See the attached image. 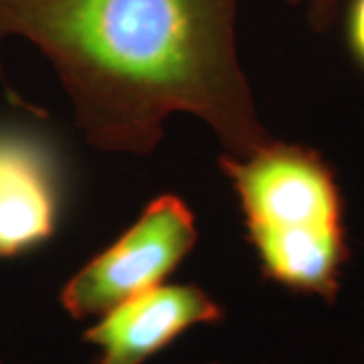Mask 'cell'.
<instances>
[{
    "instance_id": "7",
    "label": "cell",
    "mask_w": 364,
    "mask_h": 364,
    "mask_svg": "<svg viewBox=\"0 0 364 364\" xmlns=\"http://www.w3.org/2000/svg\"><path fill=\"white\" fill-rule=\"evenodd\" d=\"M346 0H301L299 6L306 11V21L316 33H324L336 23L340 9Z\"/></svg>"
},
{
    "instance_id": "3",
    "label": "cell",
    "mask_w": 364,
    "mask_h": 364,
    "mask_svg": "<svg viewBox=\"0 0 364 364\" xmlns=\"http://www.w3.org/2000/svg\"><path fill=\"white\" fill-rule=\"evenodd\" d=\"M198 239L193 208L181 196L150 200L136 223L67 279L59 301L69 318L95 320L166 284Z\"/></svg>"
},
{
    "instance_id": "6",
    "label": "cell",
    "mask_w": 364,
    "mask_h": 364,
    "mask_svg": "<svg viewBox=\"0 0 364 364\" xmlns=\"http://www.w3.org/2000/svg\"><path fill=\"white\" fill-rule=\"evenodd\" d=\"M346 41L352 57L364 67V0H346Z\"/></svg>"
},
{
    "instance_id": "8",
    "label": "cell",
    "mask_w": 364,
    "mask_h": 364,
    "mask_svg": "<svg viewBox=\"0 0 364 364\" xmlns=\"http://www.w3.org/2000/svg\"><path fill=\"white\" fill-rule=\"evenodd\" d=\"M207 364H231V363H221V360H210V363Z\"/></svg>"
},
{
    "instance_id": "2",
    "label": "cell",
    "mask_w": 364,
    "mask_h": 364,
    "mask_svg": "<svg viewBox=\"0 0 364 364\" xmlns=\"http://www.w3.org/2000/svg\"><path fill=\"white\" fill-rule=\"evenodd\" d=\"M263 279L336 304L350 245L332 166L308 146L269 140L247 156L223 154Z\"/></svg>"
},
{
    "instance_id": "1",
    "label": "cell",
    "mask_w": 364,
    "mask_h": 364,
    "mask_svg": "<svg viewBox=\"0 0 364 364\" xmlns=\"http://www.w3.org/2000/svg\"><path fill=\"white\" fill-rule=\"evenodd\" d=\"M241 0H0V51L35 45L55 69L83 140L146 156L174 114L207 124L225 154L272 140L237 53ZM299 6L301 0H286ZM0 81L14 105L37 112Z\"/></svg>"
},
{
    "instance_id": "4",
    "label": "cell",
    "mask_w": 364,
    "mask_h": 364,
    "mask_svg": "<svg viewBox=\"0 0 364 364\" xmlns=\"http://www.w3.org/2000/svg\"><path fill=\"white\" fill-rule=\"evenodd\" d=\"M223 306L195 284H162L112 308L83 332L91 364H146L196 326L219 324Z\"/></svg>"
},
{
    "instance_id": "5",
    "label": "cell",
    "mask_w": 364,
    "mask_h": 364,
    "mask_svg": "<svg viewBox=\"0 0 364 364\" xmlns=\"http://www.w3.org/2000/svg\"><path fill=\"white\" fill-rule=\"evenodd\" d=\"M61 182L49 144L35 132L0 126V259L31 253L57 233Z\"/></svg>"
},
{
    "instance_id": "9",
    "label": "cell",
    "mask_w": 364,
    "mask_h": 364,
    "mask_svg": "<svg viewBox=\"0 0 364 364\" xmlns=\"http://www.w3.org/2000/svg\"><path fill=\"white\" fill-rule=\"evenodd\" d=\"M0 364H2V363H0Z\"/></svg>"
}]
</instances>
